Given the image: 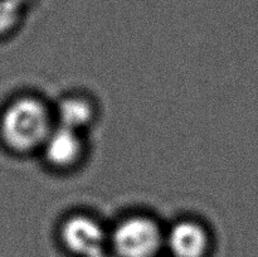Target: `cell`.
Returning <instances> with one entry per match:
<instances>
[{"mask_svg": "<svg viewBox=\"0 0 258 257\" xmlns=\"http://www.w3.org/2000/svg\"><path fill=\"white\" fill-rule=\"evenodd\" d=\"M52 130L49 112L35 98H17L0 115V139L15 153H28L43 146Z\"/></svg>", "mask_w": 258, "mask_h": 257, "instance_id": "cell-1", "label": "cell"}, {"mask_svg": "<svg viewBox=\"0 0 258 257\" xmlns=\"http://www.w3.org/2000/svg\"><path fill=\"white\" fill-rule=\"evenodd\" d=\"M163 241L160 227L146 217L125 219L112 233V246L118 257H155Z\"/></svg>", "mask_w": 258, "mask_h": 257, "instance_id": "cell-2", "label": "cell"}, {"mask_svg": "<svg viewBox=\"0 0 258 257\" xmlns=\"http://www.w3.org/2000/svg\"><path fill=\"white\" fill-rule=\"evenodd\" d=\"M62 241L71 252L83 257L103 251L106 234L95 219L86 216H75L64 222L60 231Z\"/></svg>", "mask_w": 258, "mask_h": 257, "instance_id": "cell-3", "label": "cell"}, {"mask_svg": "<svg viewBox=\"0 0 258 257\" xmlns=\"http://www.w3.org/2000/svg\"><path fill=\"white\" fill-rule=\"evenodd\" d=\"M166 244L174 257H204L209 246L208 233L199 223L181 221L169 231Z\"/></svg>", "mask_w": 258, "mask_h": 257, "instance_id": "cell-4", "label": "cell"}, {"mask_svg": "<svg viewBox=\"0 0 258 257\" xmlns=\"http://www.w3.org/2000/svg\"><path fill=\"white\" fill-rule=\"evenodd\" d=\"M43 149L48 163L55 168H70L82 156L83 144L77 131L58 126L50 131Z\"/></svg>", "mask_w": 258, "mask_h": 257, "instance_id": "cell-5", "label": "cell"}, {"mask_svg": "<svg viewBox=\"0 0 258 257\" xmlns=\"http://www.w3.org/2000/svg\"><path fill=\"white\" fill-rule=\"evenodd\" d=\"M57 116L59 126L78 133L92 121L93 107L85 98L68 97L58 106Z\"/></svg>", "mask_w": 258, "mask_h": 257, "instance_id": "cell-6", "label": "cell"}, {"mask_svg": "<svg viewBox=\"0 0 258 257\" xmlns=\"http://www.w3.org/2000/svg\"><path fill=\"white\" fill-rule=\"evenodd\" d=\"M23 9L9 0H0V38L12 33L18 27Z\"/></svg>", "mask_w": 258, "mask_h": 257, "instance_id": "cell-7", "label": "cell"}, {"mask_svg": "<svg viewBox=\"0 0 258 257\" xmlns=\"http://www.w3.org/2000/svg\"><path fill=\"white\" fill-rule=\"evenodd\" d=\"M9 2H12L13 4H15L17 7H19L20 9L24 10L25 8H27L28 5L33 2V0H9Z\"/></svg>", "mask_w": 258, "mask_h": 257, "instance_id": "cell-8", "label": "cell"}, {"mask_svg": "<svg viewBox=\"0 0 258 257\" xmlns=\"http://www.w3.org/2000/svg\"><path fill=\"white\" fill-rule=\"evenodd\" d=\"M90 257H110V256H108V254H106L105 251H101V252H98V253L92 254V256H90Z\"/></svg>", "mask_w": 258, "mask_h": 257, "instance_id": "cell-9", "label": "cell"}]
</instances>
